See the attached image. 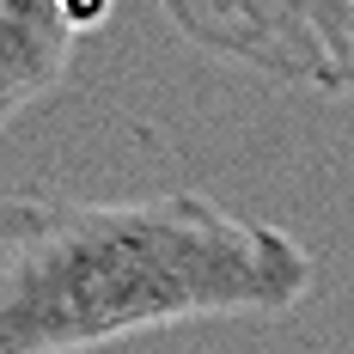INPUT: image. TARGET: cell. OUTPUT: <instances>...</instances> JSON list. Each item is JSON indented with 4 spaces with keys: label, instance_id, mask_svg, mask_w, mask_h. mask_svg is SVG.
<instances>
[{
    "label": "cell",
    "instance_id": "7a4b0ae2",
    "mask_svg": "<svg viewBox=\"0 0 354 354\" xmlns=\"http://www.w3.org/2000/svg\"><path fill=\"white\" fill-rule=\"evenodd\" d=\"M177 31L275 80L354 92V0H165Z\"/></svg>",
    "mask_w": 354,
    "mask_h": 354
},
{
    "label": "cell",
    "instance_id": "277c9868",
    "mask_svg": "<svg viewBox=\"0 0 354 354\" xmlns=\"http://www.w3.org/2000/svg\"><path fill=\"white\" fill-rule=\"evenodd\" d=\"M12 214H19V202H0V239L12 232Z\"/></svg>",
    "mask_w": 354,
    "mask_h": 354
},
{
    "label": "cell",
    "instance_id": "6da1fadb",
    "mask_svg": "<svg viewBox=\"0 0 354 354\" xmlns=\"http://www.w3.org/2000/svg\"><path fill=\"white\" fill-rule=\"evenodd\" d=\"M318 281L312 250L208 196L19 202L0 239V354H92L202 318H275Z\"/></svg>",
    "mask_w": 354,
    "mask_h": 354
},
{
    "label": "cell",
    "instance_id": "3957f363",
    "mask_svg": "<svg viewBox=\"0 0 354 354\" xmlns=\"http://www.w3.org/2000/svg\"><path fill=\"white\" fill-rule=\"evenodd\" d=\"M73 43V0H0V129L68 73Z\"/></svg>",
    "mask_w": 354,
    "mask_h": 354
}]
</instances>
